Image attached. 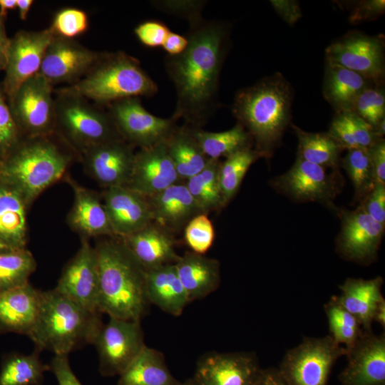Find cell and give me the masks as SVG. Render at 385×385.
I'll return each mask as SVG.
<instances>
[{
  "label": "cell",
  "instance_id": "cell-1",
  "mask_svg": "<svg viewBox=\"0 0 385 385\" xmlns=\"http://www.w3.org/2000/svg\"><path fill=\"white\" fill-rule=\"evenodd\" d=\"M188 44L177 56H167L165 70L176 92L172 117L201 128L218 106L220 75L227 52L229 30L218 21L190 24Z\"/></svg>",
  "mask_w": 385,
  "mask_h": 385
},
{
  "label": "cell",
  "instance_id": "cell-2",
  "mask_svg": "<svg viewBox=\"0 0 385 385\" xmlns=\"http://www.w3.org/2000/svg\"><path fill=\"white\" fill-rule=\"evenodd\" d=\"M94 248L99 273L98 312L109 317L141 321L150 304L145 270L119 237L102 238Z\"/></svg>",
  "mask_w": 385,
  "mask_h": 385
},
{
  "label": "cell",
  "instance_id": "cell-3",
  "mask_svg": "<svg viewBox=\"0 0 385 385\" xmlns=\"http://www.w3.org/2000/svg\"><path fill=\"white\" fill-rule=\"evenodd\" d=\"M292 92L280 74L239 91L232 113L248 134L260 158H270L291 120Z\"/></svg>",
  "mask_w": 385,
  "mask_h": 385
},
{
  "label": "cell",
  "instance_id": "cell-4",
  "mask_svg": "<svg viewBox=\"0 0 385 385\" xmlns=\"http://www.w3.org/2000/svg\"><path fill=\"white\" fill-rule=\"evenodd\" d=\"M75 153L56 133L24 137L0 160V183L16 190L29 206L63 176Z\"/></svg>",
  "mask_w": 385,
  "mask_h": 385
},
{
  "label": "cell",
  "instance_id": "cell-5",
  "mask_svg": "<svg viewBox=\"0 0 385 385\" xmlns=\"http://www.w3.org/2000/svg\"><path fill=\"white\" fill-rule=\"evenodd\" d=\"M103 324L101 313L82 307L53 289L41 291L38 315L28 337L40 352L68 355L93 344Z\"/></svg>",
  "mask_w": 385,
  "mask_h": 385
},
{
  "label": "cell",
  "instance_id": "cell-6",
  "mask_svg": "<svg viewBox=\"0 0 385 385\" xmlns=\"http://www.w3.org/2000/svg\"><path fill=\"white\" fill-rule=\"evenodd\" d=\"M58 90L108 106L128 98L153 96L158 86L137 58L123 51H106L80 81Z\"/></svg>",
  "mask_w": 385,
  "mask_h": 385
},
{
  "label": "cell",
  "instance_id": "cell-7",
  "mask_svg": "<svg viewBox=\"0 0 385 385\" xmlns=\"http://www.w3.org/2000/svg\"><path fill=\"white\" fill-rule=\"evenodd\" d=\"M55 133L81 155L91 147L123 139L108 111L79 96L54 89Z\"/></svg>",
  "mask_w": 385,
  "mask_h": 385
},
{
  "label": "cell",
  "instance_id": "cell-8",
  "mask_svg": "<svg viewBox=\"0 0 385 385\" xmlns=\"http://www.w3.org/2000/svg\"><path fill=\"white\" fill-rule=\"evenodd\" d=\"M346 352L330 335L305 337L286 352L278 371L287 385H327L332 366Z\"/></svg>",
  "mask_w": 385,
  "mask_h": 385
},
{
  "label": "cell",
  "instance_id": "cell-9",
  "mask_svg": "<svg viewBox=\"0 0 385 385\" xmlns=\"http://www.w3.org/2000/svg\"><path fill=\"white\" fill-rule=\"evenodd\" d=\"M54 87L37 73L25 81L9 102L13 116L25 137L55 133Z\"/></svg>",
  "mask_w": 385,
  "mask_h": 385
},
{
  "label": "cell",
  "instance_id": "cell-10",
  "mask_svg": "<svg viewBox=\"0 0 385 385\" xmlns=\"http://www.w3.org/2000/svg\"><path fill=\"white\" fill-rule=\"evenodd\" d=\"M107 106L123 140L140 149L165 142L178 125L173 117L163 118L149 113L140 98L119 100Z\"/></svg>",
  "mask_w": 385,
  "mask_h": 385
},
{
  "label": "cell",
  "instance_id": "cell-11",
  "mask_svg": "<svg viewBox=\"0 0 385 385\" xmlns=\"http://www.w3.org/2000/svg\"><path fill=\"white\" fill-rule=\"evenodd\" d=\"M93 344L103 376L120 375L145 347L140 321L109 317Z\"/></svg>",
  "mask_w": 385,
  "mask_h": 385
},
{
  "label": "cell",
  "instance_id": "cell-12",
  "mask_svg": "<svg viewBox=\"0 0 385 385\" xmlns=\"http://www.w3.org/2000/svg\"><path fill=\"white\" fill-rule=\"evenodd\" d=\"M327 63L353 71L380 86L384 79V41L351 31L330 44L325 51Z\"/></svg>",
  "mask_w": 385,
  "mask_h": 385
},
{
  "label": "cell",
  "instance_id": "cell-13",
  "mask_svg": "<svg viewBox=\"0 0 385 385\" xmlns=\"http://www.w3.org/2000/svg\"><path fill=\"white\" fill-rule=\"evenodd\" d=\"M53 36L48 27L40 31L21 30L10 38L5 76L0 83L8 103L25 81L38 73Z\"/></svg>",
  "mask_w": 385,
  "mask_h": 385
},
{
  "label": "cell",
  "instance_id": "cell-14",
  "mask_svg": "<svg viewBox=\"0 0 385 385\" xmlns=\"http://www.w3.org/2000/svg\"><path fill=\"white\" fill-rule=\"evenodd\" d=\"M102 52L89 49L75 39L53 36L45 51L38 74L53 87L80 81Z\"/></svg>",
  "mask_w": 385,
  "mask_h": 385
},
{
  "label": "cell",
  "instance_id": "cell-15",
  "mask_svg": "<svg viewBox=\"0 0 385 385\" xmlns=\"http://www.w3.org/2000/svg\"><path fill=\"white\" fill-rule=\"evenodd\" d=\"M98 284V263L96 250L88 238L81 237L79 250L63 267L54 289L82 307L99 312Z\"/></svg>",
  "mask_w": 385,
  "mask_h": 385
},
{
  "label": "cell",
  "instance_id": "cell-16",
  "mask_svg": "<svg viewBox=\"0 0 385 385\" xmlns=\"http://www.w3.org/2000/svg\"><path fill=\"white\" fill-rule=\"evenodd\" d=\"M135 155L133 147L123 139L98 144L80 155L87 173L106 189L128 186Z\"/></svg>",
  "mask_w": 385,
  "mask_h": 385
},
{
  "label": "cell",
  "instance_id": "cell-17",
  "mask_svg": "<svg viewBox=\"0 0 385 385\" xmlns=\"http://www.w3.org/2000/svg\"><path fill=\"white\" fill-rule=\"evenodd\" d=\"M260 369L254 354L210 351L199 358L192 379L197 385H253Z\"/></svg>",
  "mask_w": 385,
  "mask_h": 385
},
{
  "label": "cell",
  "instance_id": "cell-18",
  "mask_svg": "<svg viewBox=\"0 0 385 385\" xmlns=\"http://www.w3.org/2000/svg\"><path fill=\"white\" fill-rule=\"evenodd\" d=\"M274 188L300 202H318L332 206L337 192V180L322 167L297 155L292 168L274 181Z\"/></svg>",
  "mask_w": 385,
  "mask_h": 385
},
{
  "label": "cell",
  "instance_id": "cell-19",
  "mask_svg": "<svg viewBox=\"0 0 385 385\" xmlns=\"http://www.w3.org/2000/svg\"><path fill=\"white\" fill-rule=\"evenodd\" d=\"M338 214L342 220L337 239L339 253L359 263L373 260L377 255L384 225L375 221L359 206L352 211L341 210Z\"/></svg>",
  "mask_w": 385,
  "mask_h": 385
},
{
  "label": "cell",
  "instance_id": "cell-20",
  "mask_svg": "<svg viewBox=\"0 0 385 385\" xmlns=\"http://www.w3.org/2000/svg\"><path fill=\"white\" fill-rule=\"evenodd\" d=\"M347 364L339 376L342 385H385V336L363 333L346 349Z\"/></svg>",
  "mask_w": 385,
  "mask_h": 385
},
{
  "label": "cell",
  "instance_id": "cell-21",
  "mask_svg": "<svg viewBox=\"0 0 385 385\" xmlns=\"http://www.w3.org/2000/svg\"><path fill=\"white\" fill-rule=\"evenodd\" d=\"M180 180L165 143L163 142L135 153L127 187L148 198Z\"/></svg>",
  "mask_w": 385,
  "mask_h": 385
},
{
  "label": "cell",
  "instance_id": "cell-22",
  "mask_svg": "<svg viewBox=\"0 0 385 385\" xmlns=\"http://www.w3.org/2000/svg\"><path fill=\"white\" fill-rule=\"evenodd\" d=\"M102 197L116 237L128 236L153 222L147 198L127 186L106 188Z\"/></svg>",
  "mask_w": 385,
  "mask_h": 385
},
{
  "label": "cell",
  "instance_id": "cell-23",
  "mask_svg": "<svg viewBox=\"0 0 385 385\" xmlns=\"http://www.w3.org/2000/svg\"><path fill=\"white\" fill-rule=\"evenodd\" d=\"M41 295L29 282L0 291V333L28 337L38 315Z\"/></svg>",
  "mask_w": 385,
  "mask_h": 385
},
{
  "label": "cell",
  "instance_id": "cell-24",
  "mask_svg": "<svg viewBox=\"0 0 385 385\" xmlns=\"http://www.w3.org/2000/svg\"><path fill=\"white\" fill-rule=\"evenodd\" d=\"M147 200L153 222L172 234L184 230L194 217L204 213L185 183H175Z\"/></svg>",
  "mask_w": 385,
  "mask_h": 385
},
{
  "label": "cell",
  "instance_id": "cell-25",
  "mask_svg": "<svg viewBox=\"0 0 385 385\" xmlns=\"http://www.w3.org/2000/svg\"><path fill=\"white\" fill-rule=\"evenodd\" d=\"M67 182L73 189L74 201L67 222L81 237H115L109 218L99 195L70 177Z\"/></svg>",
  "mask_w": 385,
  "mask_h": 385
},
{
  "label": "cell",
  "instance_id": "cell-26",
  "mask_svg": "<svg viewBox=\"0 0 385 385\" xmlns=\"http://www.w3.org/2000/svg\"><path fill=\"white\" fill-rule=\"evenodd\" d=\"M120 239L145 270L175 264L180 257L173 234L153 222Z\"/></svg>",
  "mask_w": 385,
  "mask_h": 385
},
{
  "label": "cell",
  "instance_id": "cell-27",
  "mask_svg": "<svg viewBox=\"0 0 385 385\" xmlns=\"http://www.w3.org/2000/svg\"><path fill=\"white\" fill-rule=\"evenodd\" d=\"M175 265L190 302L207 297L220 286V266L215 259L187 251Z\"/></svg>",
  "mask_w": 385,
  "mask_h": 385
},
{
  "label": "cell",
  "instance_id": "cell-28",
  "mask_svg": "<svg viewBox=\"0 0 385 385\" xmlns=\"http://www.w3.org/2000/svg\"><path fill=\"white\" fill-rule=\"evenodd\" d=\"M145 292L150 304L175 317L190 303L175 264L145 270Z\"/></svg>",
  "mask_w": 385,
  "mask_h": 385
},
{
  "label": "cell",
  "instance_id": "cell-29",
  "mask_svg": "<svg viewBox=\"0 0 385 385\" xmlns=\"http://www.w3.org/2000/svg\"><path fill=\"white\" fill-rule=\"evenodd\" d=\"M383 279L347 278L339 286L341 294L336 296L339 304L359 322L364 331H371L375 311L384 299L381 287Z\"/></svg>",
  "mask_w": 385,
  "mask_h": 385
},
{
  "label": "cell",
  "instance_id": "cell-30",
  "mask_svg": "<svg viewBox=\"0 0 385 385\" xmlns=\"http://www.w3.org/2000/svg\"><path fill=\"white\" fill-rule=\"evenodd\" d=\"M165 143L180 180H186L200 173L210 160L202 150L192 128L185 124L177 125Z\"/></svg>",
  "mask_w": 385,
  "mask_h": 385
},
{
  "label": "cell",
  "instance_id": "cell-31",
  "mask_svg": "<svg viewBox=\"0 0 385 385\" xmlns=\"http://www.w3.org/2000/svg\"><path fill=\"white\" fill-rule=\"evenodd\" d=\"M167 366L163 354L147 346L119 375L118 385H179Z\"/></svg>",
  "mask_w": 385,
  "mask_h": 385
},
{
  "label": "cell",
  "instance_id": "cell-32",
  "mask_svg": "<svg viewBox=\"0 0 385 385\" xmlns=\"http://www.w3.org/2000/svg\"><path fill=\"white\" fill-rule=\"evenodd\" d=\"M28 207L16 190L0 183V237L14 249L26 244Z\"/></svg>",
  "mask_w": 385,
  "mask_h": 385
},
{
  "label": "cell",
  "instance_id": "cell-33",
  "mask_svg": "<svg viewBox=\"0 0 385 385\" xmlns=\"http://www.w3.org/2000/svg\"><path fill=\"white\" fill-rule=\"evenodd\" d=\"M369 80L344 67L327 63L324 96L337 111H350L357 96L371 86Z\"/></svg>",
  "mask_w": 385,
  "mask_h": 385
},
{
  "label": "cell",
  "instance_id": "cell-34",
  "mask_svg": "<svg viewBox=\"0 0 385 385\" xmlns=\"http://www.w3.org/2000/svg\"><path fill=\"white\" fill-rule=\"evenodd\" d=\"M344 149H367L376 139L374 128L351 111H337L327 132Z\"/></svg>",
  "mask_w": 385,
  "mask_h": 385
},
{
  "label": "cell",
  "instance_id": "cell-35",
  "mask_svg": "<svg viewBox=\"0 0 385 385\" xmlns=\"http://www.w3.org/2000/svg\"><path fill=\"white\" fill-rule=\"evenodd\" d=\"M192 131L205 155L211 160L227 158L242 149L253 147L250 135L239 123L231 129L222 132H209L194 128Z\"/></svg>",
  "mask_w": 385,
  "mask_h": 385
},
{
  "label": "cell",
  "instance_id": "cell-36",
  "mask_svg": "<svg viewBox=\"0 0 385 385\" xmlns=\"http://www.w3.org/2000/svg\"><path fill=\"white\" fill-rule=\"evenodd\" d=\"M292 128L298 138L297 156L324 169H338L343 149L328 133H309L294 125Z\"/></svg>",
  "mask_w": 385,
  "mask_h": 385
},
{
  "label": "cell",
  "instance_id": "cell-37",
  "mask_svg": "<svg viewBox=\"0 0 385 385\" xmlns=\"http://www.w3.org/2000/svg\"><path fill=\"white\" fill-rule=\"evenodd\" d=\"M40 351L32 354H11L6 356L0 370V385H42L43 374L50 371L39 357Z\"/></svg>",
  "mask_w": 385,
  "mask_h": 385
},
{
  "label": "cell",
  "instance_id": "cell-38",
  "mask_svg": "<svg viewBox=\"0 0 385 385\" xmlns=\"http://www.w3.org/2000/svg\"><path fill=\"white\" fill-rule=\"evenodd\" d=\"M220 163L210 159L203 170L185 182L189 192L207 215L225 206L219 181Z\"/></svg>",
  "mask_w": 385,
  "mask_h": 385
},
{
  "label": "cell",
  "instance_id": "cell-39",
  "mask_svg": "<svg viewBox=\"0 0 385 385\" xmlns=\"http://www.w3.org/2000/svg\"><path fill=\"white\" fill-rule=\"evenodd\" d=\"M260 158L253 147H248L237 151L227 157L224 161H221L219 181L225 205L237 192L247 171Z\"/></svg>",
  "mask_w": 385,
  "mask_h": 385
},
{
  "label": "cell",
  "instance_id": "cell-40",
  "mask_svg": "<svg viewBox=\"0 0 385 385\" xmlns=\"http://www.w3.org/2000/svg\"><path fill=\"white\" fill-rule=\"evenodd\" d=\"M36 268V260L26 248L0 252V291L29 282Z\"/></svg>",
  "mask_w": 385,
  "mask_h": 385
},
{
  "label": "cell",
  "instance_id": "cell-41",
  "mask_svg": "<svg viewBox=\"0 0 385 385\" xmlns=\"http://www.w3.org/2000/svg\"><path fill=\"white\" fill-rule=\"evenodd\" d=\"M331 337L346 349L352 346L363 333L357 319L333 296L324 305Z\"/></svg>",
  "mask_w": 385,
  "mask_h": 385
},
{
  "label": "cell",
  "instance_id": "cell-42",
  "mask_svg": "<svg viewBox=\"0 0 385 385\" xmlns=\"http://www.w3.org/2000/svg\"><path fill=\"white\" fill-rule=\"evenodd\" d=\"M342 163L352 182L355 199L361 202L376 183L368 150L366 148L349 150L342 160Z\"/></svg>",
  "mask_w": 385,
  "mask_h": 385
},
{
  "label": "cell",
  "instance_id": "cell-43",
  "mask_svg": "<svg viewBox=\"0 0 385 385\" xmlns=\"http://www.w3.org/2000/svg\"><path fill=\"white\" fill-rule=\"evenodd\" d=\"M379 86L364 89L354 101L350 111L374 128L385 119V95Z\"/></svg>",
  "mask_w": 385,
  "mask_h": 385
},
{
  "label": "cell",
  "instance_id": "cell-44",
  "mask_svg": "<svg viewBox=\"0 0 385 385\" xmlns=\"http://www.w3.org/2000/svg\"><path fill=\"white\" fill-rule=\"evenodd\" d=\"M88 27L89 19L86 12L74 7L58 10L49 26L53 35L69 39H75L83 34Z\"/></svg>",
  "mask_w": 385,
  "mask_h": 385
},
{
  "label": "cell",
  "instance_id": "cell-45",
  "mask_svg": "<svg viewBox=\"0 0 385 385\" xmlns=\"http://www.w3.org/2000/svg\"><path fill=\"white\" fill-rule=\"evenodd\" d=\"M184 239L191 251L205 254L213 244L215 230L207 214L194 217L184 228Z\"/></svg>",
  "mask_w": 385,
  "mask_h": 385
},
{
  "label": "cell",
  "instance_id": "cell-46",
  "mask_svg": "<svg viewBox=\"0 0 385 385\" xmlns=\"http://www.w3.org/2000/svg\"><path fill=\"white\" fill-rule=\"evenodd\" d=\"M24 137L0 83V160L5 158Z\"/></svg>",
  "mask_w": 385,
  "mask_h": 385
},
{
  "label": "cell",
  "instance_id": "cell-47",
  "mask_svg": "<svg viewBox=\"0 0 385 385\" xmlns=\"http://www.w3.org/2000/svg\"><path fill=\"white\" fill-rule=\"evenodd\" d=\"M205 1H153L152 4L158 9L184 18L189 24L202 19L201 13Z\"/></svg>",
  "mask_w": 385,
  "mask_h": 385
},
{
  "label": "cell",
  "instance_id": "cell-48",
  "mask_svg": "<svg viewBox=\"0 0 385 385\" xmlns=\"http://www.w3.org/2000/svg\"><path fill=\"white\" fill-rule=\"evenodd\" d=\"M170 31L164 23L154 19L143 21L134 29L138 41L150 48L162 47Z\"/></svg>",
  "mask_w": 385,
  "mask_h": 385
},
{
  "label": "cell",
  "instance_id": "cell-49",
  "mask_svg": "<svg viewBox=\"0 0 385 385\" xmlns=\"http://www.w3.org/2000/svg\"><path fill=\"white\" fill-rule=\"evenodd\" d=\"M359 207L377 222L385 225V185L376 183Z\"/></svg>",
  "mask_w": 385,
  "mask_h": 385
},
{
  "label": "cell",
  "instance_id": "cell-50",
  "mask_svg": "<svg viewBox=\"0 0 385 385\" xmlns=\"http://www.w3.org/2000/svg\"><path fill=\"white\" fill-rule=\"evenodd\" d=\"M385 10L384 0L360 1L353 8L349 21L358 24L366 20H373L381 15Z\"/></svg>",
  "mask_w": 385,
  "mask_h": 385
},
{
  "label": "cell",
  "instance_id": "cell-51",
  "mask_svg": "<svg viewBox=\"0 0 385 385\" xmlns=\"http://www.w3.org/2000/svg\"><path fill=\"white\" fill-rule=\"evenodd\" d=\"M68 355H54L50 371L56 378L58 385H82L73 373L68 361Z\"/></svg>",
  "mask_w": 385,
  "mask_h": 385
},
{
  "label": "cell",
  "instance_id": "cell-52",
  "mask_svg": "<svg viewBox=\"0 0 385 385\" xmlns=\"http://www.w3.org/2000/svg\"><path fill=\"white\" fill-rule=\"evenodd\" d=\"M376 183L385 185V141L376 139L368 148Z\"/></svg>",
  "mask_w": 385,
  "mask_h": 385
},
{
  "label": "cell",
  "instance_id": "cell-53",
  "mask_svg": "<svg viewBox=\"0 0 385 385\" xmlns=\"http://www.w3.org/2000/svg\"><path fill=\"white\" fill-rule=\"evenodd\" d=\"M273 9L289 26L294 25L302 16L299 4L292 0H272Z\"/></svg>",
  "mask_w": 385,
  "mask_h": 385
},
{
  "label": "cell",
  "instance_id": "cell-54",
  "mask_svg": "<svg viewBox=\"0 0 385 385\" xmlns=\"http://www.w3.org/2000/svg\"><path fill=\"white\" fill-rule=\"evenodd\" d=\"M188 44L186 36L170 31L162 47L168 56H177L183 53Z\"/></svg>",
  "mask_w": 385,
  "mask_h": 385
},
{
  "label": "cell",
  "instance_id": "cell-55",
  "mask_svg": "<svg viewBox=\"0 0 385 385\" xmlns=\"http://www.w3.org/2000/svg\"><path fill=\"white\" fill-rule=\"evenodd\" d=\"M253 385H287L278 369H260Z\"/></svg>",
  "mask_w": 385,
  "mask_h": 385
},
{
  "label": "cell",
  "instance_id": "cell-56",
  "mask_svg": "<svg viewBox=\"0 0 385 385\" xmlns=\"http://www.w3.org/2000/svg\"><path fill=\"white\" fill-rule=\"evenodd\" d=\"M10 43V38L7 36L5 19L0 17V72L4 71L9 48Z\"/></svg>",
  "mask_w": 385,
  "mask_h": 385
},
{
  "label": "cell",
  "instance_id": "cell-57",
  "mask_svg": "<svg viewBox=\"0 0 385 385\" xmlns=\"http://www.w3.org/2000/svg\"><path fill=\"white\" fill-rule=\"evenodd\" d=\"M33 4V0H16V9L19 11V16L21 20L25 21L27 19Z\"/></svg>",
  "mask_w": 385,
  "mask_h": 385
},
{
  "label": "cell",
  "instance_id": "cell-58",
  "mask_svg": "<svg viewBox=\"0 0 385 385\" xmlns=\"http://www.w3.org/2000/svg\"><path fill=\"white\" fill-rule=\"evenodd\" d=\"M16 9V0H0V17L6 19L9 11Z\"/></svg>",
  "mask_w": 385,
  "mask_h": 385
},
{
  "label": "cell",
  "instance_id": "cell-59",
  "mask_svg": "<svg viewBox=\"0 0 385 385\" xmlns=\"http://www.w3.org/2000/svg\"><path fill=\"white\" fill-rule=\"evenodd\" d=\"M374 322H376L379 325L385 327V299H383L378 305L374 315Z\"/></svg>",
  "mask_w": 385,
  "mask_h": 385
},
{
  "label": "cell",
  "instance_id": "cell-60",
  "mask_svg": "<svg viewBox=\"0 0 385 385\" xmlns=\"http://www.w3.org/2000/svg\"><path fill=\"white\" fill-rule=\"evenodd\" d=\"M13 249L14 248L11 247L0 237V252L8 251Z\"/></svg>",
  "mask_w": 385,
  "mask_h": 385
},
{
  "label": "cell",
  "instance_id": "cell-61",
  "mask_svg": "<svg viewBox=\"0 0 385 385\" xmlns=\"http://www.w3.org/2000/svg\"><path fill=\"white\" fill-rule=\"evenodd\" d=\"M179 385H197L195 381L192 380V379H189L187 381L184 382H180Z\"/></svg>",
  "mask_w": 385,
  "mask_h": 385
}]
</instances>
